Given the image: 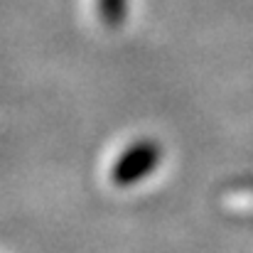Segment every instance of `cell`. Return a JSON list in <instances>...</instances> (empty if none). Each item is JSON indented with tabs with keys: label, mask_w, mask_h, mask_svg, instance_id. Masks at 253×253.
I'll return each instance as SVG.
<instances>
[{
	"label": "cell",
	"mask_w": 253,
	"mask_h": 253,
	"mask_svg": "<svg viewBox=\"0 0 253 253\" xmlns=\"http://www.w3.org/2000/svg\"><path fill=\"white\" fill-rule=\"evenodd\" d=\"M128 0H96V10H98V17L101 22L108 27V30H118L123 27L126 17H128Z\"/></svg>",
	"instance_id": "cell-2"
},
{
	"label": "cell",
	"mask_w": 253,
	"mask_h": 253,
	"mask_svg": "<svg viewBox=\"0 0 253 253\" xmlns=\"http://www.w3.org/2000/svg\"><path fill=\"white\" fill-rule=\"evenodd\" d=\"M163 163V148L150 140V138H140L135 143H130L111 165V182L116 187H133L140 184L143 179H148Z\"/></svg>",
	"instance_id": "cell-1"
}]
</instances>
